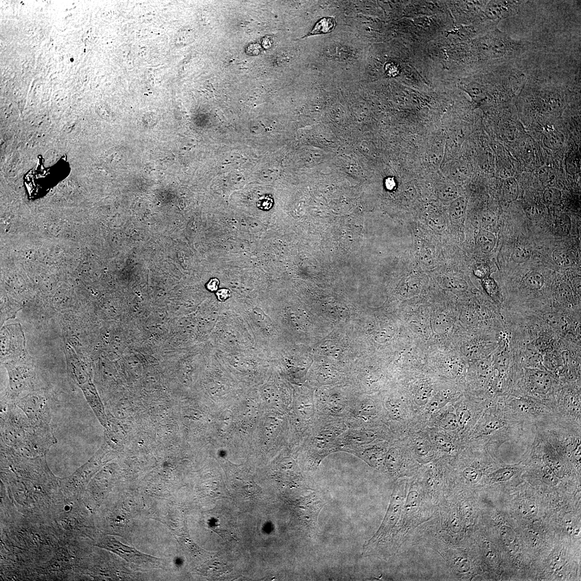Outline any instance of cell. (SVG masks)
<instances>
[{"label":"cell","mask_w":581,"mask_h":581,"mask_svg":"<svg viewBox=\"0 0 581 581\" xmlns=\"http://www.w3.org/2000/svg\"><path fill=\"white\" fill-rule=\"evenodd\" d=\"M427 223L434 231L439 232L444 231L446 227V221L441 216H431Z\"/></svg>","instance_id":"bcb514c9"},{"label":"cell","mask_w":581,"mask_h":581,"mask_svg":"<svg viewBox=\"0 0 581 581\" xmlns=\"http://www.w3.org/2000/svg\"><path fill=\"white\" fill-rule=\"evenodd\" d=\"M382 465H384L386 470L391 475H394L400 471L402 465V455L400 450L395 447H392L387 450L384 461Z\"/></svg>","instance_id":"ffe728a7"},{"label":"cell","mask_w":581,"mask_h":581,"mask_svg":"<svg viewBox=\"0 0 581 581\" xmlns=\"http://www.w3.org/2000/svg\"><path fill=\"white\" fill-rule=\"evenodd\" d=\"M573 297V292L571 287L565 283L561 284L557 290V298L563 303H570Z\"/></svg>","instance_id":"7bdbcfd3"},{"label":"cell","mask_w":581,"mask_h":581,"mask_svg":"<svg viewBox=\"0 0 581 581\" xmlns=\"http://www.w3.org/2000/svg\"><path fill=\"white\" fill-rule=\"evenodd\" d=\"M458 426L464 428L470 423L472 419V413L468 406L462 405L457 408L456 414Z\"/></svg>","instance_id":"8d00e7d4"},{"label":"cell","mask_w":581,"mask_h":581,"mask_svg":"<svg viewBox=\"0 0 581 581\" xmlns=\"http://www.w3.org/2000/svg\"><path fill=\"white\" fill-rule=\"evenodd\" d=\"M1 407V443L22 456H47L53 445L38 435L21 408L13 403Z\"/></svg>","instance_id":"7a4b0ae2"},{"label":"cell","mask_w":581,"mask_h":581,"mask_svg":"<svg viewBox=\"0 0 581 581\" xmlns=\"http://www.w3.org/2000/svg\"><path fill=\"white\" fill-rule=\"evenodd\" d=\"M539 177L542 184L547 188L554 187L557 182V174L550 167L541 168L539 172Z\"/></svg>","instance_id":"1f68e13d"},{"label":"cell","mask_w":581,"mask_h":581,"mask_svg":"<svg viewBox=\"0 0 581 581\" xmlns=\"http://www.w3.org/2000/svg\"><path fill=\"white\" fill-rule=\"evenodd\" d=\"M348 427L342 419L318 414L305 437L308 468L316 470L323 459L337 452V440Z\"/></svg>","instance_id":"277c9868"},{"label":"cell","mask_w":581,"mask_h":581,"mask_svg":"<svg viewBox=\"0 0 581 581\" xmlns=\"http://www.w3.org/2000/svg\"><path fill=\"white\" fill-rule=\"evenodd\" d=\"M301 504L304 510V521L306 524L315 528L317 524L319 514L324 506L323 500L314 493L306 497Z\"/></svg>","instance_id":"d6986e66"},{"label":"cell","mask_w":581,"mask_h":581,"mask_svg":"<svg viewBox=\"0 0 581 581\" xmlns=\"http://www.w3.org/2000/svg\"><path fill=\"white\" fill-rule=\"evenodd\" d=\"M383 411L386 417L393 421L399 420L403 417L404 409L400 401L393 398H387L382 405Z\"/></svg>","instance_id":"44dd1931"},{"label":"cell","mask_w":581,"mask_h":581,"mask_svg":"<svg viewBox=\"0 0 581 581\" xmlns=\"http://www.w3.org/2000/svg\"><path fill=\"white\" fill-rule=\"evenodd\" d=\"M158 157V161L167 164H171L172 163H173L174 161V156L173 154H172L171 152L167 150L162 151L161 152L159 153Z\"/></svg>","instance_id":"11a10c76"},{"label":"cell","mask_w":581,"mask_h":581,"mask_svg":"<svg viewBox=\"0 0 581 581\" xmlns=\"http://www.w3.org/2000/svg\"><path fill=\"white\" fill-rule=\"evenodd\" d=\"M519 194L518 184L516 179L509 177L507 179L503 185V194L506 198L511 201H515L517 199Z\"/></svg>","instance_id":"83f0119b"},{"label":"cell","mask_w":581,"mask_h":581,"mask_svg":"<svg viewBox=\"0 0 581 581\" xmlns=\"http://www.w3.org/2000/svg\"><path fill=\"white\" fill-rule=\"evenodd\" d=\"M566 524V531L570 534H576L579 532V526L573 519L567 520Z\"/></svg>","instance_id":"9f6ffc18"},{"label":"cell","mask_w":581,"mask_h":581,"mask_svg":"<svg viewBox=\"0 0 581 581\" xmlns=\"http://www.w3.org/2000/svg\"><path fill=\"white\" fill-rule=\"evenodd\" d=\"M52 515V524L62 539H88L94 541L99 533L91 525L88 507L83 497L70 499L62 493Z\"/></svg>","instance_id":"3957f363"},{"label":"cell","mask_w":581,"mask_h":581,"mask_svg":"<svg viewBox=\"0 0 581 581\" xmlns=\"http://www.w3.org/2000/svg\"><path fill=\"white\" fill-rule=\"evenodd\" d=\"M295 410L299 421L303 423L307 434L318 416L315 397L312 395H302L300 397L296 400Z\"/></svg>","instance_id":"e0dca14e"},{"label":"cell","mask_w":581,"mask_h":581,"mask_svg":"<svg viewBox=\"0 0 581 581\" xmlns=\"http://www.w3.org/2000/svg\"><path fill=\"white\" fill-rule=\"evenodd\" d=\"M515 467H505L498 469L489 475V480L492 483H501L511 480L516 473Z\"/></svg>","instance_id":"d4e9b609"},{"label":"cell","mask_w":581,"mask_h":581,"mask_svg":"<svg viewBox=\"0 0 581 581\" xmlns=\"http://www.w3.org/2000/svg\"><path fill=\"white\" fill-rule=\"evenodd\" d=\"M335 26L334 19L331 17L323 18L318 22L314 29L306 36L327 34L333 31Z\"/></svg>","instance_id":"f546056e"},{"label":"cell","mask_w":581,"mask_h":581,"mask_svg":"<svg viewBox=\"0 0 581 581\" xmlns=\"http://www.w3.org/2000/svg\"><path fill=\"white\" fill-rule=\"evenodd\" d=\"M5 367L8 373L9 387L5 403H14L22 392L33 390L36 373L33 366L18 361H10Z\"/></svg>","instance_id":"8fae6325"},{"label":"cell","mask_w":581,"mask_h":581,"mask_svg":"<svg viewBox=\"0 0 581 581\" xmlns=\"http://www.w3.org/2000/svg\"><path fill=\"white\" fill-rule=\"evenodd\" d=\"M531 256V252L527 248L523 246L516 247L512 253V258L517 263L526 262Z\"/></svg>","instance_id":"ab89813d"},{"label":"cell","mask_w":581,"mask_h":581,"mask_svg":"<svg viewBox=\"0 0 581 581\" xmlns=\"http://www.w3.org/2000/svg\"><path fill=\"white\" fill-rule=\"evenodd\" d=\"M554 262L562 267H570L576 264V257L570 251L565 249H557L552 254Z\"/></svg>","instance_id":"603a6c76"},{"label":"cell","mask_w":581,"mask_h":581,"mask_svg":"<svg viewBox=\"0 0 581 581\" xmlns=\"http://www.w3.org/2000/svg\"><path fill=\"white\" fill-rule=\"evenodd\" d=\"M526 286L531 290H539L545 284V278L542 274L537 271L529 273L524 279Z\"/></svg>","instance_id":"4dcf8cb0"},{"label":"cell","mask_w":581,"mask_h":581,"mask_svg":"<svg viewBox=\"0 0 581 581\" xmlns=\"http://www.w3.org/2000/svg\"><path fill=\"white\" fill-rule=\"evenodd\" d=\"M500 534L503 543L510 552L516 553L519 549V544L518 538L514 529L507 526H502L500 529Z\"/></svg>","instance_id":"7402d4cb"},{"label":"cell","mask_w":581,"mask_h":581,"mask_svg":"<svg viewBox=\"0 0 581 581\" xmlns=\"http://www.w3.org/2000/svg\"><path fill=\"white\" fill-rule=\"evenodd\" d=\"M467 200L464 197H457L450 207V212L453 219H459L464 215L467 207Z\"/></svg>","instance_id":"f1b7e54d"},{"label":"cell","mask_w":581,"mask_h":581,"mask_svg":"<svg viewBox=\"0 0 581 581\" xmlns=\"http://www.w3.org/2000/svg\"><path fill=\"white\" fill-rule=\"evenodd\" d=\"M436 442L440 449L445 452L451 453L454 450V446L451 440L443 434H439L436 436Z\"/></svg>","instance_id":"7dc6e473"},{"label":"cell","mask_w":581,"mask_h":581,"mask_svg":"<svg viewBox=\"0 0 581 581\" xmlns=\"http://www.w3.org/2000/svg\"><path fill=\"white\" fill-rule=\"evenodd\" d=\"M544 321L553 328L563 330L567 327V321L566 318L562 314L555 312L546 313L542 316Z\"/></svg>","instance_id":"484cf974"},{"label":"cell","mask_w":581,"mask_h":581,"mask_svg":"<svg viewBox=\"0 0 581 581\" xmlns=\"http://www.w3.org/2000/svg\"><path fill=\"white\" fill-rule=\"evenodd\" d=\"M95 546L117 554L129 563L138 566L158 567L161 565L159 559L141 553L135 548L127 546L110 536L99 533L94 541Z\"/></svg>","instance_id":"4fadbf2b"},{"label":"cell","mask_w":581,"mask_h":581,"mask_svg":"<svg viewBox=\"0 0 581 581\" xmlns=\"http://www.w3.org/2000/svg\"><path fill=\"white\" fill-rule=\"evenodd\" d=\"M565 137L563 133L553 130L548 132L544 138V143L547 148L552 150H558L564 146Z\"/></svg>","instance_id":"4316f807"},{"label":"cell","mask_w":581,"mask_h":581,"mask_svg":"<svg viewBox=\"0 0 581 581\" xmlns=\"http://www.w3.org/2000/svg\"><path fill=\"white\" fill-rule=\"evenodd\" d=\"M524 211L527 218L532 221H537L540 219L544 215V210L537 204H531L524 208Z\"/></svg>","instance_id":"b9f144b4"},{"label":"cell","mask_w":581,"mask_h":581,"mask_svg":"<svg viewBox=\"0 0 581 581\" xmlns=\"http://www.w3.org/2000/svg\"><path fill=\"white\" fill-rule=\"evenodd\" d=\"M282 420L277 418H270L267 420L265 424V432H267V436L271 437L276 433L280 429L282 424Z\"/></svg>","instance_id":"c3c4849f"},{"label":"cell","mask_w":581,"mask_h":581,"mask_svg":"<svg viewBox=\"0 0 581 581\" xmlns=\"http://www.w3.org/2000/svg\"><path fill=\"white\" fill-rule=\"evenodd\" d=\"M1 479L19 512L35 523H49L62 493L46 456H21L1 444Z\"/></svg>","instance_id":"6da1fadb"},{"label":"cell","mask_w":581,"mask_h":581,"mask_svg":"<svg viewBox=\"0 0 581 581\" xmlns=\"http://www.w3.org/2000/svg\"><path fill=\"white\" fill-rule=\"evenodd\" d=\"M462 475L465 480L471 484H476L480 482L483 477V471L480 468L470 466L464 469Z\"/></svg>","instance_id":"836d02e7"},{"label":"cell","mask_w":581,"mask_h":581,"mask_svg":"<svg viewBox=\"0 0 581 581\" xmlns=\"http://www.w3.org/2000/svg\"><path fill=\"white\" fill-rule=\"evenodd\" d=\"M24 337L18 324H11L2 329L1 355L8 359L20 356L24 350Z\"/></svg>","instance_id":"9a60e30c"},{"label":"cell","mask_w":581,"mask_h":581,"mask_svg":"<svg viewBox=\"0 0 581 581\" xmlns=\"http://www.w3.org/2000/svg\"><path fill=\"white\" fill-rule=\"evenodd\" d=\"M217 298L220 302H225L231 296V292L227 289H221L216 292Z\"/></svg>","instance_id":"6f0895ef"},{"label":"cell","mask_w":581,"mask_h":581,"mask_svg":"<svg viewBox=\"0 0 581 581\" xmlns=\"http://www.w3.org/2000/svg\"><path fill=\"white\" fill-rule=\"evenodd\" d=\"M522 1H491L485 9V16L491 23L496 25L509 16L518 13Z\"/></svg>","instance_id":"2e32d148"},{"label":"cell","mask_w":581,"mask_h":581,"mask_svg":"<svg viewBox=\"0 0 581 581\" xmlns=\"http://www.w3.org/2000/svg\"><path fill=\"white\" fill-rule=\"evenodd\" d=\"M559 480L560 479L554 473V472L546 465L542 476V481L549 486L554 487L558 484Z\"/></svg>","instance_id":"ee69618b"},{"label":"cell","mask_w":581,"mask_h":581,"mask_svg":"<svg viewBox=\"0 0 581 581\" xmlns=\"http://www.w3.org/2000/svg\"><path fill=\"white\" fill-rule=\"evenodd\" d=\"M66 360L68 373L75 385L82 390L89 406L96 416L105 412L104 407L93 384L85 363L75 353L73 348L66 344Z\"/></svg>","instance_id":"52a82bcc"},{"label":"cell","mask_w":581,"mask_h":581,"mask_svg":"<svg viewBox=\"0 0 581 581\" xmlns=\"http://www.w3.org/2000/svg\"><path fill=\"white\" fill-rule=\"evenodd\" d=\"M405 483L400 482L395 486L384 521L374 537L364 546L363 555H386L393 551L397 535L398 524L405 497Z\"/></svg>","instance_id":"5b68a950"},{"label":"cell","mask_w":581,"mask_h":581,"mask_svg":"<svg viewBox=\"0 0 581 581\" xmlns=\"http://www.w3.org/2000/svg\"><path fill=\"white\" fill-rule=\"evenodd\" d=\"M219 280L217 278H212L209 280L206 284L207 289L210 292H215L218 290Z\"/></svg>","instance_id":"680465c9"},{"label":"cell","mask_w":581,"mask_h":581,"mask_svg":"<svg viewBox=\"0 0 581 581\" xmlns=\"http://www.w3.org/2000/svg\"><path fill=\"white\" fill-rule=\"evenodd\" d=\"M543 199L548 205H559L561 203V191L554 187L547 188L543 194Z\"/></svg>","instance_id":"e575fe53"},{"label":"cell","mask_w":581,"mask_h":581,"mask_svg":"<svg viewBox=\"0 0 581 581\" xmlns=\"http://www.w3.org/2000/svg\"><path fill=\"white\" fill-rule=\"evenodd\" d=\"M556 227L559 235L565 236L569 234L571 229V220L566 214L560 215L557 219Z\"/></svg>","instance_id":"f35d334b"},{"label":"cell","mask_w":581,"mask_h":581,"mask_svg":"<svg viewBox=\"0 0 581 581\" xmlns=\"http://www.w3.org/2000/svg\"><path fill=\"white\" fill-rule=\"evenodd\" d=\"M13 404L26 415L38 435L53 445L57 443L52 426V413L46 395L41 393L32 392L19 398Z\"/></svg>","instance_id":"8992f818"},{"label":"cell","mask_w":581,"mask_h":581,"mask_svg":"<svg viewBox=\"0 0 581 581\" xmlns=\"http://www.w3.org/2000/svg\"><path fill=\"white\" fill-rule=\"evenodd\" d=\"M107 452L105 447L102 446L93 457L73 474L60 479L61 489L64 496L70 499H81L89 483L103 464L102 459Z\"/></svg>","instance_id":"ba28073f"},{"label":"cell","mask_w":581,"mask_h":581,"mask_svg":"<svg viewBox=\"0 0 581 581\" xmlns=\"http://www.w3.org/2000/svg\"><path fill=\"white\" fill-rule=\"evenodd\" d=\"M387 451L386 443L377 441L356 450L352 454L372 467H379L382 465Z\"/></svg>","instance_id":"ac0fdd59"},{"label":"cell","mask_w":581,"mask_h":581,"mask_svg":"<svg viewBox=\"0 0 581 581\" xmlns=\"http://www.w3.org/2000/svg\"><path fill=\"white\" fill-rule=\"evenodd\" d=\"M273 200L270 196L261 197L258 202V207L263 210L270 209L273 206Z\"/></svg>","instance_id":"f5cc1de1"},{"label":"cell","mask_w":581,"mask_h":581,"mask_svg":"<svg viewBox=\"0 0 581 581\" xmlns=\"http://www.w3.org/2000/svg\"><path fill=\"white\" fill-rule=\"evenodd\" d=\"M356 397L338 388L322 389L314 395L317 413L344 420Z\"/></svg>","instance_id":"9c48e42d"},{"label":"cell","mask_w":581,"mask_h":581,"mask_svg":"<svg viewBox=\"0 0 581 581\" xmlns=\"http://www.w3.org/2000/svg\"><path fill=\"white\" fill-rule=\"evenodd\" d=\"M448 399L445 396V395L439 394L431 400L429 406V410L431 412H435L444 407L448 403Z\"/></svg>","instance_id":"681fc988"},{"label":"cell","mask_w":581,"mask_h":581,"mask_svg":"<svg viewBox=\"0 0 581 581\" xmlns=\"http://www.w3.org/2000/svg\"><path fill=\"white\" fill-rule=\"evenodd\" d=\"M264 396L267 403L270 404H277L280 401L278 392L274 387L267 388L264 392Z\"/></svg>","instance_id":"f907efd6"},{"label":"cell","mask_w":581,"mask_h":581,"mask_svg":"<svg viewBox=\"0 0 581 581\" xmlns=\"http://www.w3.org/2000/svg\"><path fill=\"white\" fill-rule=\"evenodd\" d=\"M567 168L570 173L576 174L580 170V162L578 158H570L567 161Z\"/></svg>","instance_id":"db71d44e"},{"label":"cell","mask_w":581,"mask_h":581,"mask_svg":"<svg viewBox=\"0 0 581 581\" xmlns=\"http://www.w3.org/2000/svg\"><path fill=\"white\" fill-rule=\"evenodd\" d=\"M523 395H527L553 408L557 391L554 390V380L553 375L545 370L531 369L525 374Z\"/></svg>","instance_id":"30bf717a"},{"label":"cell","mask_w":581,"mask_h":581,"mask_svg":"<svg viewBox=\"0 0 581 581\" xmlns=\"http://www.w3.org/2000/svg\"><path fill=\"white\" fill-rule=\"evenodd\" d=\"M458 190L454 184H447L440 188L438 191V196L440 200L445 201L454 200L457 198Z\"/></svg>","instance_id":"d6a6232c"},{"label":"cell","mask_w":581,"mask_h":581,"mask_svg":"<svg viewBox=\"0 0 581 581\" xmlns=\"http://www.w3.org/2000/svg\"><path fill=\"white\" fill-rule=\"evenodd\" d=\"M415 449L419 455L424 456L429 452V446L424 440L419 439L415 443Z\"/></svg>","instance_id":"816d5d0a"},{"label":"cell","mask_w":581,"mask_h":581,"mask_svg":"<svg viewBox=\"0 0 581 581\" xmlns=\"http://www.w3.org/2000/svg\"><path fill=\"white\" fill-rule=\"evenodd\" d=\"M378 440V434L373 429H348L337 438V450L352 454L356 450Z\"/></svg>","instance_id":"5bb4252c"},{"label":"cell","mask_w":581,"mask_h":581,"mask_svg":"<svg viewBox=\"0 0 581 581\" xmlns=\"http://www.w3.org/2000/svg\"><path fill=\"white\" fill-rule=\"evenodd\" d=\"M431 388L427 383L421 384L414 395V401L418 406H424L429 400Z\"/></svg>","instance_id":"d590c367"},{"label":"cell","mask_w":581,"mask_h":581,"mask_svg":"<svg viewBox=\"0 0 581 581\" xmlns=\"http://www.w3.org/2000/svg\"><path fill=\"white\" fill-rule=\"evenodd\" d=\"M521 513L525 516H534L538 512V507L534 502L527 501L522 503L519 508Z\"/></svg>","instance_id":"f6af8a7d"},{"label":"cell","mask_w":581,"mask_h":581,"mask_svg":"<svg viewBox=\"0 0 581 581\" xmlns=\"http://www.w3.org/2000/svg\"><path fill=\"white\" fill-rule=\"evenodd\" d=\"M380 407L373 399L356 395L344 420L348 429H373L382 411Z\"/></svg>","instance_id":"7c38bea8"},{"label":"cell","mask_w":581,"mask_h":581,"mask_svg":"<svg viewBox=\"0 0 581 581\" xmlns=\"http://www.w3.org/2000/svg\"><path fill=\"white\" fill-rule=\"evenodd\" d=\"M476 241L481 251L487 254L494 250L496 240L495 235L487 231L481 230L477 234Z\"/></svg>","instance_id":"cb8c5ba5"},{"label":"cell","mask_w":581,"mask_h":581,"mask_svg":"<svg viewBox=\"0 0 581 581\" xmlns=\"http://www.w3.org/2000/svg\"><path fill=\"white\" fill-rule=\"evenodd\" d=\"M143 121L148 125L153 126L157 123V117L154 114H149L144 116Z\"/></svg>","instance_id":"91938a15"},{"label":"cell","mask_w":581,"mask_h":581,"mask_svg":"<svg viewBox=\"0 0 581 581\" xmlns=\"http://www.w3.org/2000/svg\"><path fill=\"white\" fill-rule=\"evenodd\" d=\"M452 559H449V561L451 562L452 565L457 571L461 573H465L470 570L471 565L467 558L461 555H452Z\"/></svg>","instance_id":"74e56055"},{"label":"cell","mask_w":581,"mask_h":581,"mask_svg":"<svg viewBox=\"0 0 581 581\" xmlns=\"http://www.w3.org/2000/svg\"><path fill=\"white\" fill-rule=\"evenodd\" d=\"M440 426L448 431H454L458 426L456 414L452 413H447L440 421Z\"/></svg>","instance_id":"60d3db41"}]
</instances>
